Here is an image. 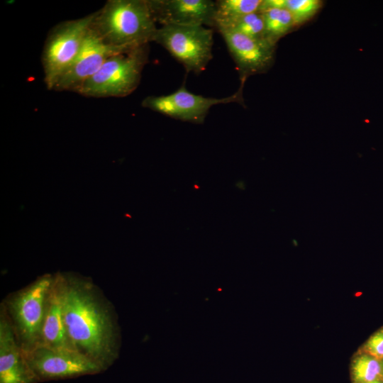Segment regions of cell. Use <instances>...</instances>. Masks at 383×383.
Returning <instances> with one entry per match:
<instances>
[{"instance_id":"obj_18","label":"cell","mask_w":383,"mask_h":383,"mask_svg":"<svg viewBox=\"0 0 383 383\" xmlns=\"http://www.w3.org/2000/svg\"><path fill=\"white\" fill-rule=\"evenodd\" d=\"M322 4L319 0H286L285 8L292 14L296 26L311 19Z\"/></svg>"},{"instance_id":"obj_6","label":"cell","mask_w":383,"mask_h":383,"mask_svg":"<svg viewBox=\"0 0 383 383\" xmlns=\"http://www.w3.org/2000/svg\"><path fill=\"white\" fill-rule=\"evenodd\" d=\"M154 41L163 46L187 72L200 73L213 57V29L204 26H162L157 28Z\"/></svg>"},{"instance_id":"obj_14","label":"cell","mask_w":383,"mask_h":383,"mask_svg":"<svg viewBox=\"0 0 383 383\" xmlns=\"http://www.w3.org/2000/svg\"><path fill=\"white\" fill-rule=\"evenodd\" d=\"M265 22V38L276 45L282 37L295 26L293 17L286 8H268L260 10Z\"/></svg>"},{"instance_id":"obj_1","label":"cell","mask_w":383,"mask_h":383,"mask_svg":"<svg viewBox=\"0 0 383 383\" xmlns=\"http://www.w3.org/2000/svg\"><path fill=\"white\" fill-rule=\"evenodd\" d=\"M63 316L75 350L104 371L109 368L118 355L117 323L111 307L91 282L63 274Z\"/></svg>"},{"instance_id":"obj_21","label":"cell","mask_w":383,"mask_h":383,"mask_svg":"<svg viewBox=\"0 0 383 383\" xmlns=\"http://www.w3.org/2000/svg\"><path fill=\"white\" fill-rule=\"evenodd\" d=\"M369 383H383V379H377V380H375V381H373V382H369Z\"/></svg>"},{"instance_id":"obj_9","label":"cell","mask_w":383,"mask_h":383,"mask_svg":"<svg viewBox=\"0 0 383 383\" xmlns=\"http://www.w3.org/2000/svg\"><path fill=\"white\" fill-rule=\"evenodd\" d=\"M240 74L241 82L253 74L267 71L272 66L276 45L235 30L218 28Z\"/></svg>"},{"instance_id":"obj_22","label":"cell","mask_w":383,"mask_h":383,"mask_svg":"<svg viewBox=\"0 0 383 383\" xmlns=\"http://www.w3.org/2000/svg\"><path fill=\"white\" fill-rule=\"evenodd\" d=\"M382 379H383V360H382Z\"/></svg>"},{"instance_id":"obj_12","label":"cell","mask_w":383,"mask_h":383,"mask_svg":"<svg viewBox=\"0 0 383 383\" xmlns=\"http://www.w3.org/2000/svg\"><path fill=\"white\" fill-rule=\"evenodd\" d=\"M40 346L76 350L67 335L65 325L63 274L60 273L54 275L48 293Z\"/></svg>"},{"instance_id":"obj_3","label":"cell","mask_w":383,"mask_h":383,"mask_svg":"<svg viewBox=\"0 0 383 383\" xmlns=\"http://www.w3.org/2000/svg\"><path fill=\"white\" fill-rule=\"evenodd\" d=\"M148 59V45L116 53L77 91L90 97H122L138 86Z\"/></svg>"},{"instance_id":"obj_20","label":"cell","mask_w":383,"mask_h":383,"mask_svg":"<svg viewBox=\"0 0 383 383\" xmlns=\"http://www.w3.org/2000/svg\"><path fill=\"white\" fill-rule=\"evenodd\" d=\"M365 353L383 360V328L372 334L365 345Z\"/></svg>"},{"instance_id":"obj_4","label":"cell","mask_w":383,"mask_h":383,"mask_svg":"<svg viewBox=\"0 0 383 383\" xmlns=\"http://www.w3.org/2000/svg\"><path fill=\"white\" fill-rule=\"evenodd\" d=\"M54 275L45 274L11 295L4 306L25 352L40 346L46 299Z\"/></svg>"},{"instance_id":"obj_7","label":"cell","mask_w":383,"mask_h":383,"mask_svg":"<svg viewBox=\"0 0 383 383\" xmlns=\"http://www.w3.org/2000/svg\"><path fill=\"white\" fill-rule=\"evenodd\" d=\"M23 353L39 382L74 378L104 371L98 364L77 350L38 346Z\"/></svg>"},{"instance_id":"obj_8","label":"cell","mask_w":383,"mask_h":383,"mask_svg":"<svg viewBox=\"0 0 383 383\" xmlns=\"http://www.w3.org/2000/svg\"><path fill=\"white\" fill-rule=\"evenodd\" d=\"M121 52L126 51L107 45L90 27L76 58L59 77L52 89L77 92L108 58Z\"/></svg>"},{"instance_id":"obj_17","label":"cell","mask_w":383,"mask_h":383,"mask_svg":"<svg viewBox=\"0 0 383 383\" xmlns=\"http://www.w3.org/2000/svg\"><path fill=\"white\" fill-rule=\"evenodd\" d=\"M382 360L363 353L353 361L352 379L354 383H369L382 379Z\"/></svg>"},{"instance_id":"obj_2","label":"cell","mask_w":383,"mask_h":383,"mask_svg":"<svg viewBox=\"0 0 383 383\" xmlns=\"http://www.w3.org/2000/svg\"><path fill=\"white\" fill-rule=\"evenodd\" d=\"M107 45L129 51L154 41L158 28L148 0H110L90 26Z\"/></svg>"},{"instance_id":"obj_13","label":"cell","mask_w":383,"mask_h":383,"mask_svg":"<svg viewBox=\"0 0 383 383\" xmlns=\"http://www.w3.org/2000/svg\"><path fill=\"white\" fill-rule=\"evenodd\" d=\"M241 83L238 91L226 98H206L189 92L183 84L176 91L170 94L178 111L179 120L192 123L204 122L210 108L219 104L232 102L243 103V87Z\"/></svg>"},{"instance_id":"obj_10","label":"cell","mask_w":383,"mask_h":383,"mask_svg":"<svg viewBox=\"0 0 383 383\" xmlns=\"http://www.w3.org/2000/svg\"><path fill=\"white\" fill-rule=\"evenodd\" d=\"M156 23L162 26L215 27L216 1L211 0H148Z\"/></svg>"},{"instance_id":"obj_15","label":"cell","mask_w":383,"mask_h":383,"mask_svg":"<svg viewBox=\"0 0 383 383\" xmlns=\"http://www.w3.org/2000/svg\"><path fill=\"white\" fill-rule=\"evenodd\" d=\"M215 28L216 29H229L253 39L267 40L265 38L264 18L260 11L234 19L217 23Z\"/></svg>"},{"instance_id":"obj_19","label":"cell","mask_w":383,"mask_h":383,"mask_svg":"<svg viewBox=\"0 0 383 383\" xmlns=\"http://www.w3.org/2000/svg\"><path fill=\"white\" fill-rule=\"evenodd\" d=\"M142 106L176 119L179 118L177 109L170 94L148 96L143 99Z\"/></svg>"},{"instance_id":"obj_5","label":"cell","mask_w":383,"mask_h":383,"mask_svg":"<svg viewBox=\"0 0 383 383\" xmlns=\"http://www.w3.org/2000/svg\"><path fill=\"white\" fill-rule=\"evenodd\" d=\"M94 16L95 12L62 22L50 32L42 57L44 82L48 89H53L59 77L76 58Z\"/></svg>"},{"instance_id":"obj_16","label":"cell","mask_w":383,"mask_h":383,"mask_svg":"<svg viewBox=\"0 0 383 383\" xmlns=\"http://www.w3.org/2000/svg\"><path fill=\"white\" fill-rule=\"evenodd\" d=\"M262 0H218L216 1L215 25L260 11Z\"/></svg>"},{"instance_id":"obj_11","label":"cell","mask_w":383,"mask_h":383,"mask_svg":"<svg viewBox=\"0 0 383 383\" xmlns=\"http://www.w3.org/2000/svg\"><path fill=\"white\" fill-rule=\"evenodd\" d=\"M4 307L0 317V383H38Z\"/></svg>"}]
</instances>
